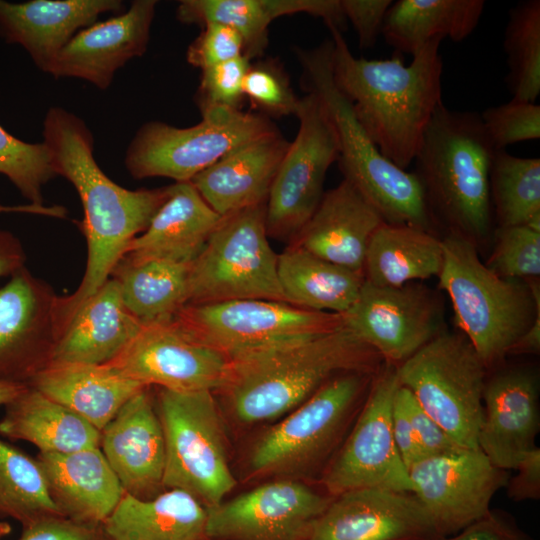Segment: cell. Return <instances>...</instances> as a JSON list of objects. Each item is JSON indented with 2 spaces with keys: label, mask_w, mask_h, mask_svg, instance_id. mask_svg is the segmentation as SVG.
Returning <instances> with one entry per match:
<instances>
[{
  "label": "cell",
  "mask_w": 540,
  "mask_h": 540,
  "mask_svg": "<svg viewBox=\"0 0 540 540\" xmlns=\"http://www.w3.org/2000/svg\"><path fill=\"white\" fill-rule=\"evenodd\" d=\"M43 142L56 175L66 178L79 195L88 247L78 288L71 295L59 297L61 330L77 308L110 278L129 243L148 227L167 199L169 186L130 190L116 184L95 160L94 139L86 123L62 107L47 111Z\"/></svg>",
  "instance_id": "cell-1"
},
{
  "label": "cell",
  "mask_w": 540,
  "mask_h": 540,
  "mask_svg": "<svg viewBox=\"0 0 540 540\" xmlns=\"http://www.w3.org/2000/svg\"><path fill=\"white\" fill-rule=\"evenodd\" d=\"M331 34L332 76L359 123L381 154L406 170L442 102V38L429 41L405 65L401 54L388 59L357 58L342 32Z\"/></svg>",
  "instance_id": "cell-2"
},
{
  "label": "cell",
  "mask_w": 540,
  "mask_h": 540,
  "mask_svg": "<svg viewBox=\"0 0 540 540\" xmlns=\"http://www.w3.org/2000/svg\"><path fill=\"white\" fill-rule=\"evenodd\" d=\"M383 364L372 347L343 325L231 358L220 390L238 420L257 423L292 411L336 375L375 374Z\"/></svg>",
  "instance_id": "cell-3"
},
{
  "label": "cell",
  "mask_w": 540,
  "mask_h": 540,
  "mask_svg": "<svg viewBox=\"0 0 540 540\" xmlns=\"http://www.w3.org/2000/svg\"><path fill=\"white\" fill-rule=\"evenodd\" d=\"M495 151L480 113L438 106L413 160L433 224L441 223L475 244L489 237Z\"/></svg>",
  "instance_id": "cell-4"
},
{
  "label": "cell",
  "mask_w": 540,
  "mask_h": 540,
  "mask_svg": "<svg viewBox=\"0 0 540 540\" xmlns=\"http://www.w3.org/2000/svg\"><path fill=\"white\" fill-rule=\"evenodd\" d=\"M331 39L311 49L296 48L306 92L315 94L335 129L344 179L377 210L383 221L431 231L423 188L413 172L385 158L365 132L332 76ZM432 232V231H431Z\"/></svg>",
  "instance_id": "cell-5"
},
{
  "label": "cell",
  "mask_w": 540,
  "mask_h": 540,
  "mask_svg": "<svg viewBox=\"0 0 540 540\" xmlns=\"http://www.w3.org/2000/svg\"><path fill=\"white\" fill-rule=\"evenodd\" d=\"M439 287L455 320L487 369L496 367L531 326L540 308L537 278L506 279L483 263L476 244L456 232L442 238Z\"/></svg>",
  "instance_id": "cell-6"
},
{
  "label": "cell",
  "mask_w": 540,
  "mask_h": 540,
  "mask_svg": "<svg viewBox=\"0 0 540 540\" xmlns=\"http://www.w3.org/2000/svg\"><path fill=\"white\" fill-rule=\"evenodd\" d=\"M268 237L266 203L223 216L191 263L187 304L238 299L288 303L278 279V254Z\"/></svg>",
  "instance_id": "cell-7"
},
{
  "label": "cell",
  "mask_w": 540,
  "mask_h": 540,
  "mask_svg": "<svg viewBox=\"0 0 540 540\" xmlns=\"http://www.w3.org/2000/svg\"><path fill=\"white\" fill-rule=\"evenodd\" d=\"M488 369L462 333L443 331L396 366L398 382L455 441L478 448Z\"/></svg>",
  "instance_id": "cell-8"
},
{
  "label": "cell",
  "mask_w": 540,
  "mask_h": 540,
  "mask_svg": "<svg viewBox=\"0 0 540 540\" xmlns=\"http://www.w3.org/2000/svg\"><path fill=\"white\" fill-rule=\"evenodd\" d=\"M158 406L165 439L163 487L185 491L206 508L217 506L236 479L212 391L160 389Z\"/></svg>",
  "instance_id": "cell-9"
},
{
  "label": "cell",
  "mask_w": 540,
  "mask_h": 540,
  "mask_svg": "<svg viewBox=\"0 0 540 540\" xmlns=\"http://www.w3.org/2000/svg\"><path fill=\"white\" fill-rule=\"evenodd\" d=\"M277 130L269 118L242 110H214L187 128L150 121L132 138L124 163L135 179L191 181L232 150Z\"/></svg>",
  "instance_id": "cell-10"
},
{
  "label": "cell",
  "mask_w": 540,
  "mask_h": 540,
  "mask_svg": "<svg viewBox=\"0 0 540 540\" xmlns=\"http://www.w3.org/2000/svg\"><path fill=\"white\" fill-rule=\"evenodd\" d=\"M375 374L345 372L328 380L256 442L251 470L280 474L319 464L336 446Z\"/></svg>",
  "instance_id": "cell-11"
},
{
  "label": "cell",
  "mask_w": 540,
  "mask_h": 540,
  "mask_svg": "<svg viewBox=\"0 0 540 540\" xmlns=\"http://www.w3.org/2000/svg\"><path fill=\"white\" fill-rule=\"evenodd\" d=\"M173 322L189 337L229 359L343 327L340 314L311 311L266 299L187 304Z\"/></svg>",
  "instance_id": "cell-12"
},
{
  "label": "cell",
  "mask_w": 540,
  "mask_h": 540,
  "mask_svg": "<svg viewBox=\"0 0 540 540\" xmlns=\"http://www.w3.org/2000/svg\"><path fill=\"white\" fill-rule=\"evenodd\" d=\"M299 128L280 163L266 201L269 237L291 242L324 195L329 167L338 160L335 129L318 97L300 98Z\"/></svg>",
  "instance_id": "cell-13"
},
{
  "label": "cell",
  "mask_w": 540,
  "mask_h": 540,
  "mask_svg": "<svg viewBox=\"0 0 540 540\" xmlns=\"http://www.w3.org/2000/svg\"><path fill=\"white\" fill-rule=\"evenodd\" d=\"M398 386L396 366L384 362L372 379L349 436L323 475L322 483L332 496L361 488L412 493L392 429Z\"/></svg>",
  "instance_id": "cell-14"
},
{
  "label": "cell",
  "mask_w": 540,
  "mask_h": 540,
  "mask_svg": "<svg viewBox=\"0 0 540 540\" xmlns=\"http://www.w3.org/2000/svg\"><path fill=\"white\" fill-rule=\"evenodd\" d=\"M340 315L348 330L394 366L444 331L439 298L412 282L383 287L364 280L356 301Z\"/></svg>",
  "instance_id": "cell-15"
},
{
  "label": "cell",
  "mask_w": 540,
  "mask_h": 540,
  "mask_svg": "<svg viewBox=\"0 0 540 540\" xmlns=\"http://www.w3.org/2000/svg\"><path fill=\"white\" fill-rule=\"evenodd\" d=\"M412 494L442 538L484 517L508 471L493 465L480 449L425 456L408 469Z\"/></svg>",
  "instance_id": "cell-16"
},
{
  "label": "cell",
  "mask_w": 540,
  "mask_h": 540,
  "mask_svg": "<svg viewBox=\"0 0 540 540\" xmlns=\"http://www.w3.org/2000/svg\"><path fill=\"white\" fill-rule=\"evenodd\" d=\"M332 498L293 480L268 482L207 509L214 540H308Z\"/></svg>",
  "instance_id": "cell-17"
},
{
  "label": "cell",
  "mask_w": 540,
  "mask_h": 540,
  "mask_svg": "<svg viewBox=\"0 0 540 540\" xmlns=\"http://www.w3.org/2000/svg\"><path fill=\"white\" fill-rule=\"evenodd\" d=\"M106 364L148 387L213 392L225 384L230 359L189 337L172 321L142 326L129 345Z\"/></svg>",
  "instance_id": "cell-18"
},
{
  "label": "cell",
  "mask_w": 540,
  "mask_h": 540,
  "mask_svg": "<svg viewBox=\"0 0 540 540\" xmlns=\"http://www.w3.org/2000/svg\"><path fill=\"white\" fill-rule=\"evenodd\" d=\"M11 277L0 289V380L30 381L51 362L59 296L25 266Z\"/></svg>",
  "instance_id": "cell-19"
},
{
  "label": "cell",
  "mask_w": 540,
  "mask_h": 540,
  "mask_svg": "<svg viewBox=\"0 0 540 540\" xmlns=\"http://www.w3.org/2000/svg\"><path fill=\"white\" fill-rule=\"evenodd\" d=\"M410 492L361 488L331 500L308 540H441Z\"/></svg>",
  "instance_id": "cell-20"
},
{
  "label": "cell",
  "mask_w": 540,
  "mask_h": 540,
  "mask_svg": "<svg viewBox=\"0 0 540 540\" xmlns=\"http://www.w3.org/2000/svg\"><path fill=\"white\" fill-rule=\"evenodd\" d=\"M540 427L539 376L535 369L508 367L486 379L478 448L493 465L515 469L536 448Z\"/></svg>",
  "instance_id": "cell-21"
},
{
  "label": "cell",
  "mask_w": 540,
  "mask_h": 540,
  "mask_svg": "<svg viewBox=\"0 0 540 540\" xmlns=\"http://www.w3.org/2000/svg\"><path fill=\"white\" fill-rule=\"evenodd\" d=\"M157 1L135 0L114 17L80 30L56 57L49 74L107 89L115 73L148 47Z\"/></svg>",
  "instance_id": "cell-22"
},
{
  "label": "cell",
  "mask_w": 540,
  "mask_h": 540,
  "mask_svg": "<svg viewBox=\"0 0 540 540\" xmlns=\"http://www.w3.org/2000/svg\"><path fill=\"white\" fill-rule=\"evenodd\" d=\"M100 449L125 494L150 499L163 487L165 439L149 387L130 398L101 430Z\"/></svg>",
  "instance_id": "cell-23"
},
{
  "label": "cell",
  "mask_w": 540,
  "mask_h": 540,
  "mask_svg": "<svg viewBox=\"0 0 540 540\" xmlns=\"http://www.w3.org/2000/svg\"><path fill=\"white\" fill-rule=\"evenodd\" d=\"M123 11L120 0H0V37L22 46L35 66L49 73L56 57L101 14Z\"/></svg>",
  "instance_id": "cell-24"
},
{
  "label": "cell",
  "mask_w": 540,
  "mask_h": 540,
  "mask_svg": "<svg viewBox=\"0 0 540 540\" xmlns=\"http://www.w3.org/2000/svg\"><path fill=\"white\" fill-rule=\"evenodd\" d=\"M382 222L377 210L343 179L324 193L317 209L290 244L363 274L369 241Z\"/></svg>",
  "instance_id": "cell-25"
},
{
  "label": "cell",
  "mask_w": 540,
  "mask_h": 540,
  "mask_svg": "<svg viewBox=\"0 0 540 540\" xmlns=\"http://www.w3.org/2000/svg\"><path fill=\"white\" fill-rule=\"evenodd\" d=\"M289 143L279 130L257 138L227 153L191 183L222 217L264 204Z\"/></svg>",
  "instance_id": "cell-26"
},
{
  "label": "cell",
  "mask_w": 540,
  "mask_h": 540,
  "mask_svg": "<svg viewBox=\"0 0 540 540\" xmlns=\"http://www.w3.org/2000/svg\"><path fill=\"white\" fill-rule=\"evenodd\" d=\"M59 512L78 523L101 526L124 490L100 447L37 456Z\"/></svg>",
  "instance_id": "cell-27"
},
{
  "label": "cell",
  "mask_w": 540,
  "mask_h": 540,
  "mask_svg": "<svg viewBox=\"0 0 540 540\" xmlns=\"http://www.w3.org/2000/svg\"><path fill=\"white\" fill-rule=\"evenodd\" d=\"M221 219L191 181L175 182L169 185L168 197L148 227L129 243L122 259L192 263Z\"/></svg>",
  "instance_id": "cell-28"
},
{
  "label": "cell",
  "mask_w": 540,
  "mask_h": 540,
  "mask_svg": "<svg viewBox=\"0 0 540 540\" xmlns=\"http://www.w3.org/2000/svg\"><path fill=\"white\" fill-rule=\"evenodd\" d=\"M142 325L125 307L109 278L87 298L61 329L50 363L106 364L136 337Z\"/></svg>",
  "instance_id": "cell-29"
},
{
  "label": "cell",
  "mask_w": 540,
  "mask_h": 540,
  "mask_svg": "<svg viewBox=\"0 0 540 540\" xmlns=\"http://www.w3.org/2000/svg\"><path fill=\"white\" fill-rule=\"evenodd\" d=\"M298 13L319 17L326 26L342 32L346 27L340 0H182L176 10L182 23L202 26L216 22L236 30L243 40V55L250 61L264 54L270 24Z\"/></svg>",
  "instance_id": "cell-30"
},
{
  "label": "cell",
  "mask_w": 540,
  "mask_h": 540,
  "mask_svg": "<svg viewBox=\"0 0 540 540\" xmlns=\"http://www.w3.org/2000/svg\"><path fill=\"white\" fill-rule=\"evenodd\" d=\"M31 387L68 407L100 432L145 386L110 364L49 363Z\"/></svg>",
  "instance_id": "cell-31"
},
{
  "label": "cell",
  "mask_w": 540,
  "mask_h": 540,
  "mask_svg": "<svg viewBox=\"0 0 540 540\" xmlns=\"http://www.w3.org/2000/svg\"><path fill=\"white\" fill-rule=\"evenodd\" d=\"M207 509L179 489L150 499L124 494L104 521L109 540H207Z\"/></svg>",
  "instance_id": "cell-32"
},
{
  "label": "cell",
  "mask_w": 540,
  "mask_h": 540,
  "mask_svg": "<svg viewBox=\"0 0 540 540\" xmlns=\"http://www.w3.org/2000/svg\"><path fill=\"white\" fill-rule=\"evenodd\" d=\"M5 406L0 434L30 442L40 452L70 453L100 446L98 429L31 386Z\"/></svg>",
  "instance_id": "cell-33"
},
{
  "label": "cell",
  "mask_w": 540,
  "mask_h": 540,
  "mask_svg": "<svg viewBox=\"0 0 540 540\" xmlns=\"http://www.w3.org/2000/svg\"><path fill=\"white\" fill-rule=\"evenodd\" d=\"M484 7L483 0H398L387 11L381 35L397 53L413 56L437 37L466 39Z\"/></svg>",
  "instance_id": "cell-34"
},
{
  "label": "cell",
  "mask_w": 540,
  "mask_h": 540,
  "mask_svg": "<svg viewBox=\"0 0 540 540\" xmlns=\"http://www.w3.org/2000/svg\"><path fill=\"white\" fill-rule=\"evenodd\" d=\"M442 238L421 228L382 222L373 233L364 259L365 281L399 287L440 274Z\"/></svg>",
  "instance_id": "cell-35"
},
{
  "label": "cell",
  "mask_w": 540,
  "mask_h": 540,
  "mask_svg": "<svg viewBox=\"0 0 540 540\" xmlns=\"http://www.w3.org/2000/svg\"><path fill=\"white\" fill-rule=\"evenodd\" d=\"M278 279L289 304L343 314L356 301L364 275L290 244L278 254Z\"/></svg>",
  "instance_id": "cell-36"
},
{
  "label": "cell",
  "mask_w": 540,
  "mask_h": 540,
  "mask_svg": "<svg viewBox=\"0 0 540 540\" xmlns=\"http://www.w3.org/2000/svg\"><path fill=\"white\" fill-rule=\"evenodd\" d=\"M191 263L121 259L113 270L127 310L142 325L172 322L188 303Z\"/></svg>",
  "instance_id": "cell-37"
},
{
  "label": "cell",
  "mask_w": 540,
  "mask_h": 540,
  "mask_svg": "<svg viewBox=\"0 0 540 540\" xmlns=\"http://www.w3.org/2000/svg\"><path fill=\"white\" fill-rule=\"evenodd\" d=\"M490 198L498 227L528 225L540 230V158L496 150Z\"/></svg>",
  "instance_id": "cell-38"
},
{
  "label": "cell",
  "mask_w": 540,
  "mask_h": 540,
  "mask_svg": "<svg viewBox=\"0 0 540 540\" xmlns=\"http://www.w3.org/2000/svg\"><path fill=\"white\" fill-rule=\"evenodd\" d=\"M54 515L62 514L37 458L0 439V518H12L23 527Z\"/></svg>",
  "instance_id": "cell-39"
},
{
  "label": "cell",
  "mask_w": 540,
  "mask_h": 540,
  "mask_svg": "<svg viewBox=\"0 0 540 540\" xmlns=\"http://www.w3.org/2000/svg\"><path fill=\"white\" fill-rule=\"evenodd\" d=\"M503 46L512 99L536 102L540 94L539 0L520 1L509 10Z\"/></svg>",
  "instance_id": "cell-40"
},
{
  "label": "cell",
  "mask_w": 540,
  "mask_h": 540,
  "mask_svg": "<svg viewBox=\"0 0 540 540\" xmlns=\"http://www.w3.org/2000/svg\"><path fill=\"white\" fill-rule=\"evenodd\" d=\"M0 174L5 175L21 195L35 205H44L42 188L57 176L44 142H25L1 125Z\"/></svg>",
  "instance_id": "cell-41"
},
{
  "label": "cell",
  "mask_w": 540,
  "mask_h": 540,
  "mask_svg": "<svg viewBox=\"0 0 540 540\" xmlns=\"http://www.w3.org/2000/svg\"><path fill=\"white\" fill-rule=\"evenodd\" d=\"M243 92L252 108L269 119L291 115L296 117L300 98L277 59L251 62L244 77Z\"/></svg>",
  "instance_id": "cell-42"
},
{
  "label": "cell",
  "mask_w": 540,
  "mask_h": 540,
  "mask_svg": "<svg viewBox=\"0 0 540 540\" xmlns=\"http://www.w3.org/2000/svg\"><path fill=\"white\" fill-rule=\"evenodd\" d=\"M494 249L485 265L506 279H531L540 275V230L528 225L494 230Z\"/></svg>",
  "instance_id": "cell-43"
},
{
  "label": "cell",
  "mask_w": 540,
  "mask_h": 540,
  "mask_svg": "<svg viewBox=\"0 0 540 540\" xmlns=\"http://www.w3.org/2000/svg\"><path fill=\"white\" fill-rule=\"evenodd\" d=\"M486 134L495 150L540 138V105L511 99L480 113Z\"/></svg>",
  "instance_id": "cell-44"
},
{
  "label": "cell",
  "mask_w": 540,
  "mask_h": 540,
  "mask_svg": "<svg viewBox=\"0 0 540 540\" xmlns=\"http://www.w3.org/2000/svg\"><path fill=\"white\" fill-rule=\"evenodd\" d=\"M252 61L242 55L201 71L195 103L204 115L214 110H241L243 82Z\"/></svg>",
  "instance_id": "cell-45"
},
{
  "label": "cell",
  "mask_w": 540,
  "mask_h": 540,
  "mask_svg": "<svg viewBox=\"0 0 540 540\" xmlns=\"http://www.w3.org/2000/svg\"><path fill=\"white\" fill-rule=\"evenodd\" d=\"M200 34L189 45L187 62L201 71L231 61L243 55L244 44L233 28L216 22H207Z\"/></svg>",
  "instance_id": "cell-46"
},
{
  "label": "cell",
  "mask_w": 540,
  "mask_h": 540,
  "mask_svg": "<svg viewBox=\"0 0 540 540\" xmlns=\"http://www.w3.org/2000/svg\"><path fill=\"white\" fill-rule=\"evenodd\" d=\"M396 396L406 410L425 456L452 454L469 449L459 444L447 434L421 408L407 388L399 384L396 389Z\"/></svg>",
  "instance_id": "cell-47"
},
{
  "label": "cell",
  "mask_w": 540,
  "mask_h": 540,
  "mask_svg": "<svg viewBox=\"0 0 540 540\" xmlns=\"http://www.w3.org/2000/svg\"><path fill=\"white\" fill-rule=\"evenodd\" d=\"M346 20L353 25L361 49L372 48L382 34L391 0H340Z\"/></svg>",
  "instance_id": "cell-48"
},
{
  "label": "cell",
  "mask_w": 540,
  "mask_h": 540,
  "mask_svg": "<svg viewBox=\"0 0 540 540\" xmlns=\"http://www.w3.org/2000/svg\"><path fill=\"white\" fill-rule=\"evenodd\" d=\"M22 528L19 540H109L102 525L82 524L62 515L43 517Z\"/></svg>",
  "instance_id": "cell-49"
},
{
  "label": "cell",
  "mask_w": 540,
  "mask_h": 540,
  "mask_svg": "<svg viewBox=\"0 0 540 540\" xmlns=\"http://www.w3.org/2000/svg\"><path fill=\"white\" fill-rule=\"evenodd\" d=\"M441 540H533L504 511L489 512L460 532Z\"/></svg>",
  "instance_id": "cell-50"
},
{
  "label": "cell",
  "mask_w": 540,
  "mask_h": 540,
  "mask_svg": "<svg viewBox=\"0 0 540 540\" xmlns=\"http://www.w3.org/2000/svg\"><path fill=\"white\" fill-rule=\"evenodd\" d=\"M517 473L508 478L507 495L514 501L537 500L540 498V449L529 451L515 468Z\"/></svg>",
  "instance_id": "cell-51"
},
{
  "label": "cell",
  "mask_w": 540,
  "mask_h": 540,
  "mask_svg": "<svg viewBox=\"0 0 540 540\" xmlns=\"http://www.w3.org/2000/svg\"><path fill=\"white\" fill-rule=\"evenodd\" d=\"M392 429L396 447L407 469L421 458L425 457L417 435L406 413V410L396 396L393 399Z\"/></svg>",
  "instance_id": "cell-52"
},
{
  "label": "cell",
  "mask_w": 540,
  "mask_h": 540,
  "mask_svg": "<svg viewBox=\"0 0 540 540\" xmlns=\"http://www.w3.org/2000/svg\"><path fill=\"white\" fill-rule=\"evenodd\" d=\"M25 259L20 240L10 231L0 228V278L13 275L24 267Z\"/></svg>",
  "instance_id": "cell-53"
},
{
  "label": "cell",
  "mask_w": 540,
  "mask_h": 540,
  "mask_svg": "<svg viewBox=\"0 0 540 540\" xmlns=\"http://www.w3.org/2000/svg\"><path fill=\"white\" fill-rule=\"evenodd\" d=\"M0 213H29V214L43 215V216H49V217H55V218H65L67 215V211L63 206H59V205L46 206V205H35V204L14 205V206L0 204Z\"/></svg>",
  "instance_id": "cell-54"
},
{
  "label": "cell",
  "mask_w": 540,
  "mask_h": 540,
  "mask_svg": "<svg viewBox=\"0 0 540 540\" xmlns=\"http://www.w3.org/2000/svg\"><path fill=\"white\" fill-rule=\"evenodd\" d=\"M27 385L20 382L0 380V405H7L14 400Z\"/></svg>",
  "instance_id": "cell-55"
},
{
  "label": "cell",
  "mask_w": 540,
  "mask_h": 540,
  "mask_svg": "<svg viewBox=\"0 0 540 540\" xmlns=\"http://www.w3.org/2000/svg\"><path fill=\"white\" fill-rule=\"evenodd\" d=\"M11 532V526L6 521H0V539L7 536Z\"/></svg>",
  "instance_id": "cell-56"
},
{
  "label": "cell",
  "mask_w": 540,
  "mask_h": 540,
  "mask_svg": "<svg viewBox=\"0 0 540 540\" xmlns=\"http://www.w3.org/2000/svg\"><path fill=\"white\" fill-rule=\"evenodd\" d=\"M207 540H214V539H209V538H208Z\"/></svg>",
  "instance_id": "cell-57"
}]
</instances>
